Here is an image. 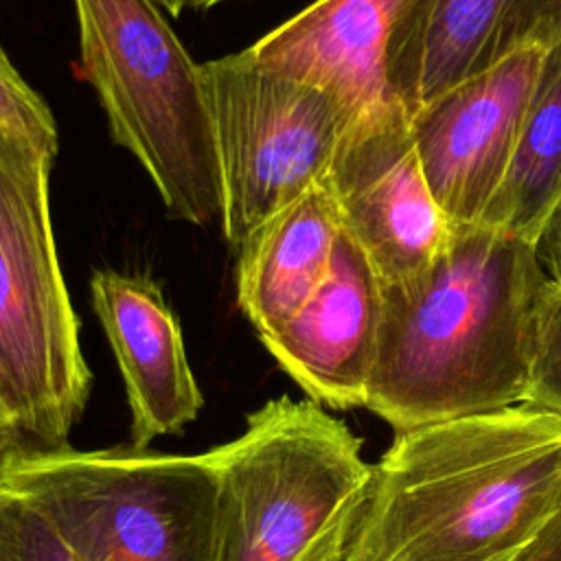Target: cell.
Returning <instances> with one entry per match:
<instances>
[{"mask_svg":"<svg viewBox=\"0 0 561 561\" xmlns=\"http://www.w3.org/2000/svg\"><path fill=\"white\" fill-rule=\"evenodd\" d=\"M541 57L515 55L408 116L427 186L451 224H480L502 184Z\"/></svg>","mask_w":561,"mask_h":561,"instance_id":"9c48e42d","label":"cell"},{"mask_svg":"<svg viewBox=\"0 0 561 561\" xmlns=\"http://www.w3.org/2000/svg\"><path fill=\"white\" fill-rule=\"evenodd\" d=\"M355 517H357V513H355L351 519H346L340 528H335V530L316 548V552H313L307 561H342V550H344V543H346V537H348V533H351V526H353Z\"/></svg>","mask_w":561,"mask_h":561,"instance_id":"44dd1931","label":"cell"},{"mask_svg":"<svg viewBox=\"0 0 561 561\" xmlns=\"http://www.w3.org/2000/svg\"><path fill=\"white\" fill-rule=\"evenodd\" d=\"M199 72L219 164L221 230L237 252L324 182L355 116L333 92L272 70L248 50L199 64Z\"/></svg>","mask_w":561,"mask_h":561,"instance_id":"52a82bcc","label":"cell"},{"mask_svg":"<svg viewBox=\"0 0 561 561\" xmlns=\"http://www.w3.org/2000/svg\"><path fill=\"white\" fill-rule=\"evenodd\" d=\"M381 313V280L340 228L327 276L298 313L261 342L322 408H364Z\"/></svg>","mask_w":561,"mask_h":561,"instance_id":"8fae6325","label":"cell"},{"mask_svg":"<svg viewBox=\"0 0 561 561\" xmlns=\"http://www.w3.org/2000/svg\"><path fill=\"white\" fill-rule=\"evenodd\" d=\"M561 202V42L543 50L502 184L480 224L535 245Z\"/></svg>","mask_w":561,"mask_h":561,"instance_id":"9a60e30c","label":"cell"},{"mask_svg":"<svg viewBox=\"0 0 561 561\" xmlns=\"http://www.w3.org/2000/svg\"><path fill=\"white\" fill-rule=\"evenodd\" d=\"M0 561H83L50 522L0 484Z\"/></svg>","mask_w":561,"mask_h":561,"instance_id":"e0dca14e","label":"cell"},{"mask_svg":"<svg viewBox=\"0 0 561 561\" xmlns=\"http://www.w3.org/2000/svg\"><path fill=\"white\" fill-rule=\"evenodd\" d=\"M535 252L548 278L561 285V202L554 206V210L546 219L535 241Z\"/></svg>","mask_w":561,"mask_h":561,"instance_id":"d6986e66","label":"cell"},{"mask_svg":"<svg viewBox=\"0 0 561 561\" xmlns=\"http://www.w3.org/2000/svg\"><path fill=\"white\" fill-rule=\"evenodd\" d=\"M0 129L20 136L42 151L57 156L59 129L57 121L26 79L15 70L0 44Z\"/></svg>","mask_w":561,"mask_h":561,"instance_id":"ac0fdd59","label":"cell"},{"mask_svg":"<svg viewBox=\"0 0 561 561\" xmlns=\"http://www.w3.org/2000/svg\"><path fill=\"white\" fill-rule=\"evenodd\" d=\"M414 0H316L245 50L259 64L333 92L357 118L394 103L383 64Z\"/></svg>","mask_w":561,"mask_h":561,"instance_id":"4fadbf2b","label":"cell"},{"mask_svg":"<svg viewBox=\"0 0 561 561\" xmlns=\"http://www.w3.org/2000/svg\"><path fill=\"white\" fill-rule=\"evenodd\" d=\"M0 484L83 561H217L210 451L11 447L0 451Z\"/></svg>","mask_w":561,"mask_h":561,"instance_id":"3957f363","label":"cell"},{"mask_svg":"<svg viewBox=\"0 0 561 561\" xmlns=\"http://www.w3.org/2000/svg\"><path fill=\"white\" fill-rule=\"evenodd\" d=\"M559 42L561 0H414L386 50V92L412 116L506 59Z\"/></svg>","mask_w":561,"mask_h":561,"instance_id":"30bf717a","label":"cell"},{"mask_svg":"<svg viewBox=\"0 0 561 561\" xmlns=\"http://www.w3.org/2000/svg\"><path fill=\"white\" fill-rule=\"evenodd\" d=\"M81 70L112 140L149 175L171 215L219 219L221 182L199 64L156 0H75Z\"/></svg>","mask_w":561,"mask_h":561,"instance_id":"5b68a950","label":"cell"},{"mask_svg":"<svg viewBox=\"0 0 561 561\" xmlns=\"http://www.w3.org/2000/svg\"><path fill=\"white\" fill-rule=\"evenodd\" d=\"M340 228L335 202L320 184L237 250V300L261 340L285 327L318 289Z\"/></svg>","mask_w":561,"mask_h":561,"instance_id":"5bb4252c","label":"cell"},{"mask_svg":"<svg viewBox=\"0 0 561 561\" xmlns=\"http://www.w3.org/2000/svg\"><path fill=\"white\" fill-rule=\"evenodd\" d=\"M11 447H18L15 432H13V425H11L9 416H7V412L0 405V451L11 449Z\"/></svg>","mask_w":561,"mask_h":561,"instance_id":"603a6c76","label":"cell"},{"mask_svg":"<svg viewBox=\"0 0 561 561\" xmlns=\"http://www.w3.org/2000/svg\"><path fill=\"white\" fill-rule=\"evenodd\" d=\"M522 403L561 416V285L552 280L537 307Z\"/></svg>","mask_w":561,"mask_h":561,"instance_id":"2e32d148","label":"cell"},{"mask_svg":"<svg viewBox=\"0 0 561 561\" xmlns=\"http://www.w3.org/2000/svg\"><path fill=\"white\" fill-rule=\"evenodd\" d=\"M322 184L381 283L421 272L451 232L399 103L373 107L351 123Z\"/></svg>","mask_w":561,"mask_h":561,"instance_id":"ba28073f","label":"cell"},{"mask_svg":"<svg viewBox=\"0 0 561 561\" xmlns=\"http://www.w3.org/2000/svg\"><path fill=\"white\" fill-rule=\"evenodd\" d=\"M210 451L217 561H307L366 495L373 465L346 423L311 399L278 397Z\"/></svg>","mask_w":561,"mask_h":561,"instance_id":"8992f818","label":"cell"},{"mask_svg":"<svg viewBox=\"0 0 561 561\" xmlns=\"http://www.w3.org/2000/svg\"><path fill=\"white\" fill-rule=\"evenodd\" d=\"M53 160L0 129V405L31 449L68 445L92 383L50 221Z\"/></svg>","mask_w":561,"mask_h":561,"instance_id":"277c9868","label":"cell"},{"mask_svg":"<svg viewBox=\"0 0 561 561\" xmlns=\"http://www.w3.org/2000/svg\"><path fill=\"white\" fill-rule=\"evenodd\" d=\"M515 561H561V502L541 533L517 554Z\"/></svg>","mask_w":561,"mask_h":561,"instance_id":"ffe728a7","label":"cell"},{"mask_svg":"<svg viewBox=\"0 0 561 561\" xmlns=\"http://www.w3.org/2000/svg\"><path fill=\"white\" fill-rule=\"evenodd\" d=\"M94 313L118 362L131 412V445L149 447L195 421L202 392L182 329L158 283L145 274L99 270L90 278Z\"/></svg>","mask_w":561,"mask_h":561,"instance_id":"7c38bea8","label":"cell"},{"mask_svg":"<svg viewBox=\"0 0 561 561\" xmlns=\"http://www.w3.org/2000/svg\"><path fill=\"white\" fill-rule=\"evenodd\" d=\"M160 2L173 18L182 15L184 11H204V9H210L215 4H221V2H228V0H156Z\"/></svg>","mask_w":561,"mask_h":561,"instance_id":"7402d4cb","label":"cell"},{"mask_svg":"<svg viewBox=\"0 0 561 561\" xmlns=\"http://www.w3.org/2000/svg\"><path fill=\"white\" fill-rule=\"evenodd\" d=\"M561 502V416L528 403L394 432L342 561H515Z\"/></svg>","mask_w":561,"mask_h":561,"instance_id":"7a4b0ae2","label":"cell"},{"mask_svg":"<svg viewBox=\"0 0 561 561\" xmlns=\"http://www.w3.org/2000/svg\"><path fill=\"white\" fill-rule=\"evenodd\" d=\"M548 283L533 243L451 224L421 272L381 283L364 408L401 432L522 403Z\"/></svg>","mask_w":561,"mask_h":561,"instance_id":"6da1fadb","label":"cell"}]
</instances>
